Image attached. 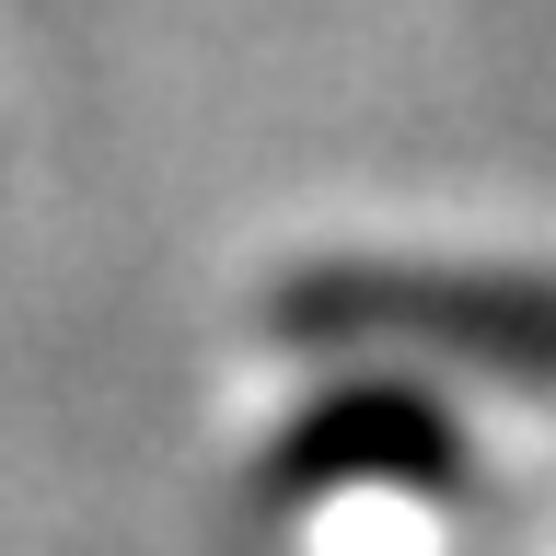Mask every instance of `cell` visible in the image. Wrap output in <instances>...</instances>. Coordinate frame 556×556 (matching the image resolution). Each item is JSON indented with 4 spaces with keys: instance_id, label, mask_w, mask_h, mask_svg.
Returning a JSON list of instances; mask_svg holds the SVG:
<instances>
[{
    "instance_id": "1",
    "label": "cell",
    "mask_w": 556,
    "mask_h": 556,
    "mask_svg": "<svg viewBox=\"0 0 556 556\" xmlns=\"http://www.w3.org/2000/svg\"><path fill=\"white\" fill-rule=\"evenodd\" d=\"M290 337L325 348H429L464 371L556 394V278H452V267H325L290 290Z\"/></svg>"
}]
</instances>
